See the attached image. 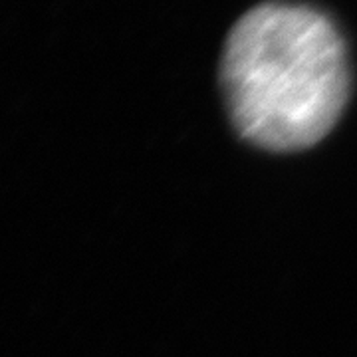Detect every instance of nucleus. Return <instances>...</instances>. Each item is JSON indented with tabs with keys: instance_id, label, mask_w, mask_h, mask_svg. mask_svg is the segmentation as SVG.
Returning <instances> with one entry per match:
<instances>
[{
	"instance_id": "nucleus-1",
	"label": "nucleus",
	"mask_w": 357,
	"mask_h": 357,
	"mask_svg": "<svg viewBox=\"0 0 357 357\" xmlns=\"http://www.w3.org/2000/svg\"><path fill=\"white\" fill-rule=\"evenodd\" d=\"M220 84L236 131L266 151H300L330 133L349 98L345 44L312 6L264 2L232 26Z\"/></svg>"
}]
</instances>
